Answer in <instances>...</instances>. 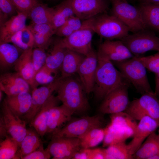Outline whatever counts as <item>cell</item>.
<instances>
[{
  "label": "cell",
  "mask_w": 159,
  "mask_h": 159,
  "mask_svg": "<svg viewBox=\"0 0 159 159\" xmlns=\"http://www.w3.org/2000/svg\"><path fill=\"white\" fill-rule=\"evenodd\" d=\"M98 62L92 92L98 100H102L110 92L130 81L115 66L112 62L97 53Z\"/></svg>",
  "instance_id": "6da1fadb"
},
{
  "label": "cell",
  "mask_w": 159,
  "mask_h": 159,
  "mask_svg": "<svg viewBox=\"0 0 159 159\" xmlns=\"http://www.w3.org/2000/svg\"><path fill=\"white\" fill-rule=\"evenodd\" d=\"M72 76L62 80L57 96L74 113L84 112L89 107L86 92L80 81Z\"/></svg>",
  "instance_id": "7a4b0ae2"
},
{
  "label": "cell",
  "mask_w": 159,
  "mask_h": 159,
  "mask_svg": "<svg viewBox=\"0 0 159 159\" xmlns=\"http://www.w3.org/2000/svg\"><path fill=\"white\" fill-rule=\"evenodd\" d=\"M112 62L139 93L142 95L153 92L148 81L146 68L137 57Z\"/></svg>",
  "instance_id": "3957f363"
},
{
  "label": "cell",
  "mask_w": 159,
  "mask_h": 159,
  "mask_svg": "<svg viewBox=\"0 0 159 159\" xmlns=\"http://www.w3.org/2000/svg\"><path fill=\"white\" fill-rule=\"evenodd\" d=\"M89 19L90 27L94 33L106 40H120L129 34L128 27L112 15L102 13Z\"/></svg>",
  "instance_id": "277c9868"
},
{
  "label": "cell",
  "mask_w": 159,
  "mask_h": 159,
  "mask_svg": "<svg viewBox=\"0 0 159 159\" xmlns=\"http://www.w3.org/2000/svg\"><path fill=\"white\" fill-rule=\"evenodd\" d=\"M112 15L118 19L133 33L147 29L140 11L136 7L122 0H111Z\"/></svg>",
  "instance_id": "5b68a950"
},
{
  "label": "cell",
  "mask_w": 159,
  "mask_h": 159,
  "mask_svg": "<svg viewBox=\"0 0 159 159\" xmlns=\"http://www.w3.org/2000/svg\"><path fill=\"white\" fill-rule=\"evenodd\" d=\"M125 112L139 121L145 116H149L155 120L159 125V100L154 92L144 93L130 102Z\"/></svg>",
  "instance_id": "8992f818"
},
{
  "label": "cell",
  "mask_w": 159,
  "mask_h": 159,
  "mask_svg": "<svg viewBox=\"0 0 159 159\" xmlns=\"http://www.w3.org/2000/svg\"><path fill=\"white\" fill-rule=\"evenodd\" d=\"M147 29L128 34L120 40L134 56L150 51L159 52V37Z\"/></svg>",
  "instance_id": "52a82bcc"
},
{
  "label": "cell",
  "mask_w": 159,
  "mask_h": 159,
  "mask_svg": "<svg viewBox=\"0 0 159 159\" xmlns=\"http://www.w3.org/2000/svg\"><path fill=\"white\" fill-rule=\"evenodd\" d=\"M94 33L88 19L83 21L79 29L61 40L67 49L86 56L93 49L92 41Z\"/></svg>",
  "instance_id": "ba28073f"
},
{
  "label": "cell",
  "mask_w": 159,
  "mask_h": 159,
  "mask_svg": "<svg viewBox=\"0 0 159 159\" xmlns=\"http://www.w3.org/2000/svg\"><path fill=\"white\" fill-rule=\"evenodd\" d=\"M102 119L100 116H84L69 121L60 130L51 136L80 138L91 130L101 127Z\"/></svg>",
  "instance_id": "9c48e42d"
},
{
  "label": "cell",
  "mask_w": 159,
  "mask_h": 159,
  "mask_svg": "<svg viewBox=\"0 0 159 159\" xmlns=\"http://www.w3.org/2000/svg\"><path fill=\"white\" fill-rule=\"evenodd\" d=\"M1 112L0 126L4 128L8 135L20 145L26 133L27 122L12 111L4 100Z\"/></svg>",
  "instance_id": "30bf717a"
},
{
  "label": "cell",
  "mask_w": 159,
  "mask_h": 159,
  "mask_svg": "<svg viewBox=\"0 0 159 159\" xmlns=\"http://www.w3.org/2000/svg\"><path fill=\"white\" fill-rule=\"evenodd\" d=\"M130 86H120L107 95L100 106V112L103 114H112L125 112L130 102L128 93Z\"/></svg>",
  "instance_id": "8fae6325"
},
{
  "label": "cell",
  "mask_w": 159,
  "mask_h": 159,
  "mask_svg": "<svg viewBox=\"0 0 159 159\" xmlns=\"http://www.w3.org/2000/svg\"><path fill=\"white\" fill-rule=\"evenodd\" d=\"M62 80L58 77L52 82L32 90V105L29 112L23 116L24 120L30 123L49 98L57 91Z\"/></svg>",
  "instance_id": "7c38bea8"
},
{
  "label": "cell",
  "mask_w": 159,
  "mask_h": 159,
  "mask_svg": "<svg viewBox=\"0 0 159 159\" xmlns=\"http://www.w3.org/2000/svg\"><path fill=\"white\" fill-rule=\"evenodd\" d=\"M81 148L79 138L56 137L51 138L47 148L52 159H70Z\"/></svg>",
  "instance_id": "4fadbf2b"
},
{
  "label": "cell",
  "mask_w": 159,
  "mask_h": 159,
  "mask_svg": "<svg viewBox=\"0 0 159 159\" xmlns=\"http://www.w3.org/2000/svg\"><path fill=\"white\" fill-rule=\"evenodd\" d=\"M75 15L82 21L106 13L108 8L106 0H68Z\"/></svg>",
  "instance_id": "5bb4252c"
},
{
  "label": "cell",
  "mask_w": 159,
  "mask_h": 159,
  "mask_svg": "<svg viewBox=\"0 0 159 159\" xmlns=\"http://www.w3.org/2000/svg\"><path fill=\"white\" fill-rule=\"evenodd\" d=\"M98 62L97 52L93 49L86 56L77 73L86 93L92 92Z\"/></svg>",
  "instance_id": "9a60e30c"
},
{
  "label": "cell",
  "mask_w": 159,
  "mask_h": 159,
  "mask_svg": "<svg viewBox=\"0 0 159 159\" xmlns=\"http://www.w3.org/2000/svg\"><path fill=\"white\" fill-rule=\"evenodd\" d=\"M139 121L132 139L127 144L130 152L133 155L148 137L159 127L156 121L148 116L143 117Z\"/></svg>",
  "instance_id": "2e32d148"
},
{
  "label": "cell",
  "mask_w": 159,
  "mask_h": 159,
  "mask_svg": "<svg viewBox=\"0 0 159 159\" xmlns=\"http://www.w3.org/2000/svg\"><path fill=\"white\" fill-rule=\"evenodd\" d=\"M31 87L29 83L18 73H6L0 77V90L7 96L20 93L30 92Z\"/></svg>",
  "instance_id": "e0dca14e"
},
{
  "label": "cell",
  "mask_w": 159,
  "mask_h": 159,
  "mask_svg": "<svg viewBox=\"0 0 159 159\" xmlns=\"http://www.w3.org/2000/svg\"><path fill=\"white\" fill-rule=\"evenodd\" d=\"M97 53L112 62H118L134 56L120 40H106L99 45Z\"/></svg>",
  "instance_id": "ac0fdd59"
},
{
  "label": "cell",
  "mask_w": 159,
  "mask_h": 159,
  "mask_svg": "<svg viewBox=\"0 0 159 159\" xmlns=\"http://www.w3.org/2000/svg\"><path fill=\"white\" fill-rule=\"evenodd\" d=\"M74 113L63 104L51 109L47 122L46 134L51 136L60 130L71 120Z\"/></svg>",
  "instance_id": "d6986e66"
},
{
  "label": "cell",
  "mask_w": 159,
  "mask_h": 159,
  "mask_svg": "<svg viewBox=\"0 0 159 159\" xmlns=\"http://www.w3.org/2000/svg\"><path fill=\"white\" fill-rule=\"evenodd\" d=\"M33 48L24 51L14 65L16 72L18 73L30 85L32 90L37 87L35 82V73L32 61Z\"/></svg>",
  "instance_id": "ffe728a7"
},
{
  "label": "cell",
  "mask_w": 159,
  "mask_h": 159,
  "mask_svg": "<svg viewBox=\"0 0 159 159\" xmlns=\"http://www.w3.org/2000/svg\"><path fill=\"white\" fill-rule=\"evenodd\" d=\"M59 101L57 96L52 95L29 123L30 126L36 130L41 137L43 138L46 135L47 122L51 109L57 105Z\"/></svg>",
  "instance_id": "44dd1931"
},
{
  "label": "cell",
  "mask_w": 159,
  "mask_h": 159,
  "mask_svg": "<svg viewBox=\"0 0 159 159\" xmlns=\"http://www.w3.org/2000/svg\"><path fill=\"white\" fill-rule=\"evenodd\" d=\"M16 14L0 25V42H7L14 34L25 27L28 15L17 11Z\"/></svg>",
  "instance_id": "7402d4cb"
},
{
  "label": "cell",
  "mask_w": 159,
  "mask_h": 159,
  "mask_svg": "<svg viewBox=\"0 0 159 159\" xmlns=\"http://www.w3.org/2000/svg\"><path fill=\"white\" fill-rule=\"evenodd\" d=\"M4 100L15 114L22 118L29 111L32 105L31 94L23 92L11 96H7Z\"/></svg>",
  "instance_id": "603a6c76"
},
{
  "label": "cell",
  "mask_w": 159,
  "mask_h": 159,
  "mask_svg": "<svg viewBox=\"0 0 159 159\" xmlns=\"http://www.w3.org/2000/svg\"><path fill=\"white\" fill-rule=\"evenodd\" d=\"M105 134L102 142L103 147L121 142H125L132 137L135 130L133 129L121 127L110 123L105 128Z\"/></svg>",
  "instance_id": "cb8c5ba5"
},
{
  "label": "cell",
  "mask_w": 159,
  "mask_h": 159,
  "mask_svg": "<svg viewBox=\"0 0 159 159\" xmlns=\"http://www.w3.org/2000/svg\"><path fill=\"white\" fill-rule=\"evenodd\" d=\"M85 56L67 49L60 69L61 79H64L77 73Z\"/></svg>",
  "instance_id": "d4e9b609"
},
{
  "label": "cell",
  "mask_w": 159,
  "mask_h": 159,
  "mask_svg": "<svg viewBox=\"0 0 159 159\" xmlns=\"http://www.w3.org/2000/svg\"><path fill=\"white\" fill-rule=\"evenodd\" d=\"M67 49L63 44L61 39L56 41L47 54L44 66L56 75L58 71L60 69Z\"/></svg>",
  "instance_id": "484cf974"
},
{
  "label": "cell",
  "mask_w": 159,
  "mask_h": 159,
  "mask_svg": "<svg viewBox=\"0 0 159 159\" xmlns=\"http://www.w3.org/2000/svg\"><path fill=\"white\" fill-rule=\"evenodd\" d=\"M40 136L33 128L27 129L25 136L20 143L15 159H21L37 149L42 144Z\"/></svg>",
  "instance_id": "4316f807"
},
{
  "label": "cell",
  "mask_w": 159,
  "mask_h": 159,
  "mask_svg": "<svg viewBox=\"0 0 159 159\" xmlns=\"http://www.w3.org/2000/svg\"><path fill=\"white\" fill-rule=\"evenodd\" d=\"M23 51L13 44L0 42L1 69L6 70L14 66Z\"/></svg>",
  "instance_id": "83f0119b"
},
{
  "label": "cell",
  "mask_w": 159,
  "mask_h": 159,
  "mask_svg": "<svg viewBox=\"0 0 159 159\" xmlns=\"http://www.w3.org/2000/svg\"><path fill=\"white\" fill-rule=\"evenodd\" d=\"M159 154V138L155 132L145 139L133 155V159H150Z\"/></svg>",
  "instance_id": "f1b7e54d"
},
{
  "label": "cell",
  "mask_w": 159,
  "mask_h": 159,
  "mask_svg": "<svg viewBox=\"0 0 159 159\" xmlns=\"http://www.w3.org/2000/svg\"><path fill=\"white\" fill-rule=\"evenodd\" d=\"M138 7L147 27L158 31L159 28V4L141 3Z\"/></svg>",
  "instance_id": "f546056e"
},
{
  "label": "cell",
  "mask_w": 159,
  "mask_h": 159,
  "mask_svg": "<svg viewBox=\"0 0 159 159\" xmlns=\"http://www.w3.org/2000/svg\"><path fill=\"white\" fill-rule=\"evenodd\" d=\"M53 8V13L51 24L56 32L58 28L75 14L68 0L64 1Z\"/></svg>",
  "instance_id": "4dcf8cb0"
},
{
  "label": "cell",
  "mask_w": 159,
  "mask_h": 159,
  "mask_svg": "<svg viewBox=\"0 0 159 159\" xmlns=\"http://www.w3.org/2000/svg\"><path fill=\"white\" fill-rule=\"evenodd\" d=\"M7 43H11L23 51L34 46L33 35L28 26L13 35Z\"/></svg>",
  "instance_id": "1f68e13d"
},
{
  "label": "cell",
  "mask_w": 159,
  "mask_h": 159,
  "mask_svg": "<svg viewBox=\"0 0 159 159\" xmlns=\"http://www.w3.org/2000/svg\"><path fill=\"white\" fill-rule=\"evenodd\" d=\"M53 11V8L49 7L46 4L39 3L31 9L28 17L33 24H51Z\"/></svg>",
  "instance_id": "d6a6232c"
},
{
  "label": "cell",
  "mask_w": 159,
  "mask_h": 159,
  "mask_svg": "<svg viewBox=\"0 0 159 159\" xmlns=\"http://www.w3.org/2000/svg\"><path fill=\"white\" fill-rule=\"evenodd\" d=\"M105 128L101 127L93 128L79 138L81 147L92 148L102 142L105 137Z\"/></svg>",
  "instance_id": "836d02e7"
},
{
  "label": "cell",
  "mask_w": 159,
  "mask_h": 159,
  "mask_svg": "<svg viewBox=\"0 0 159 159\" xmlns=\"http://www.w3.org/2000/svg\"><path fill=\"white\" fill-rule=\"evenodd\" d=\"M19 146L17 141L7 136L0 142V159H15Z\"/></svg>",
  "instance_id": "e575fe53"
},
{
  "label": "cell",
  "mask_w": 159,
  "mask_h": 159,
  "mask_svg": "<svg viewBox=\"0 0 159 159\" xmlns=\"http://www.w3.org/2000/svg\"><path fill=\"white\" fill-rule=\"evenodd\" d=\"M106 149L110 159H133V155L131 153L125 142L110 145Z\"/></svg>",
  "instance_id": "d590c367"
},
{
  "label": "cell",
  "mask_w": 159,
  "mask_h": 159,
  "mask_svg": "<svg viewBox=\"0 0 159 159\" xmlns=\"http://www.w3.org/2000/svg\"><path fill=\"white\" fill-rule=\"evenodd\" d=\"M82 21L76 16L74 15L58 28L55 34L61 37H67L81 27Z\"/></svg>",
  "instance_id": "8d00e7d4"
},
{
  "label": "cell",
  "mask_w": 159,
  "mask_h": 159,
  "mask_svg": "<svg viewBox=\"0 0 159 159\" xmlns=\"http://www.w3.org/2000/svg\"><path fill=\"white\" fill-rule=\"evenodd\" d=\"M110 122L119 126L131 128L134 130L137 124L136 120L125 112L111 114Z\"/></svg>",
  "instance_id": "74e56055"
},
{
  "label": "cell",
  "mask_w": 159,
  "mask_h": 159,
  "mask_svg": "<svg viewBox=\"0 0 159 159\" xmlns=\"http://www.w3.org/2000/svg\"><path fill=\"white\" fill-rule=\"evenodd\" d=\"M45 50L39 47L33 49L32 61L35 74L45 64L47 55Z\"/></svg>",
  "instance_id": "f35d334b"
},
{
  "label": "cell",
  "mask_w": 159,
  "mask_h": 159,
  "mask_svg": "<svg viewBox=\"0 0 159 159\" xmlns=\"http://www.w3.org/2000/svg\"><path fill=\"white\" fill-rule=\"evenodd\" d=\"M137 57L146 69L155 74L159 72V52L152 55Z\"/></svg>",
  "instance_id": "ab89813d"
},
{
  "label": "cell",
  "mask_w": 159,
  "mask_h": 159,
  "mask_svg": "<svg viewBox=\"0 0 159 159\" xmlns=\"http://www.w3.org/2000/svg\"><path fill=\"white\" fill-rule=\"evenodd\" d=\"M56 75L52 73L44 66L35 74V82L38 86L49 84L57 78Z\"/></svg>",
  "instance_id": "60d3db41"
},
{
  "label": "cell",
  "mask_w": 159,
  "mask_h": 159,
  "mask_svg": "<svg viewBox=\"0 0 159 159\" xmlns=\"http://www.w3.org/2000/svg\"><path fill=\"white\" fill-rule=\"evenodd\" d=\"M17 11L28 15L33 8L39 3L38 0H12Z\"/></svg>",
  "instance_id": "b9f144b4"
},
{
  "label": "cell",
  "mask_w": 159,
  "mask_h": 159,
  "mask_svg": "<svg viewBox=\"0 0 159 159\" xmlns=\"http://www.w3.org/2000/svg\"><path fill=\"white\" fill-rule=\"evenodd\" d=\"M28 27L32 32L41 34L52 37L55 31L50 24H35L32 23Z\"/></svg>",
  "instance_id": "7bdbcfd3"
},
{
  "label": "cell",
  "mask_w": 159,
  "mask_h": 159,
  "mask_svg": "<svg viewBox=\"0 0 159 159\" xmlns=\"http://www.w3.org/2000/svg\"><path fill=\"white\" fill-rule=\"evenodd\" d=\"M0 16H2L1 17V19L15 15L17 13L12 0H0Z\"/></svg>",
  "instance_id": "ee69618b"
},
{
  "label": "cell",
  "mask_w": 159,
  "mask_h": 159,
  "mask_svg": "<svg viewBox=\"0 0 159 159\" xmlns=\"http://www.w3.org/2000/svg\"><path fill=\"white\" fill-rule=\"evenodd\" d=\"M31 32L34 37V47L41 48L45 50L47 49L50 44L52 37L37 32Z\"/></svg>",
  "instance_id": "f6af8a7d"
},
{
  "label": "cell",
  "mask_w": 159,
  "mask_h": 159,
  "mask_svg": "<svg viewBox=\"0 0 159 159\" xmlns=\"http://www.w3.org/2000/svg\"><path fill=\"white\" fill-rule=\"evenodd\" d=\"M51 156L47 148H44L42 143L36 150L23 157L21 159H49Z\"/></svg>",
  "instance_id": "bcb514c9"
},
{
  "label": "cell",
  "mask_w": 159,
  "mask_h": 159,
  "mask_svg": "<svg viewBox=\"0 0 159 159\" xmlns=\"http://www.w3.org/2000/svg\"><path fill=\"white\" fill-rule=\"evenodd\" d=\"M92 148H81L74 155L72 159H91Z\"/></svg>",
  "instance_id": "7dc6e473"
},
{
  "label": "cell",
  "mask_w": 159,
  "mask_h": 159,
  "mask_svg": "<svg viewBox=\"0 0 159 159\" xmlns=\"http://www.w3.org/2000/svg\"><path fill=\"white\" fill-rule=\"evenodd\" d=\"M155 74V88L154 92L158 97L159 96V72Z\"/></svg>",
  "instance_id": "c3c4849f"
},
{
  "label": "cell",
  "mask_w": 159,
  "mask_h": 159,
  "mask_svg": "<svg viewBox=\"0 0 159 159\" xmlns=\"http://www.w3.org/2000/svg\"><path fill=\"white\" fill-rule=\"evenodd\" d=\"M141 3H151L159 4V0H140Z\"/></svg>",
  "instance_id": "681fc988"
},
{
  "label": "cell",
  "mask_w": 159,
  "mask_h": 159,
  "mask_svg": "<svg viewBox=\"0 0 159 159\" xmlns=\"http://www.w3.org/2000/svg\"><path fill=\"white\" fill-rule=\"evenodd\" d=\"M150 159H159V154L151 157Z\"/></svg>",
  "instance_id": "f907efd6"
},
{
  "label": "cell",
  "mask_w": 159,
  "mask_h": 159,
  "mask_svg": "<svg viewBox=\"0 0 159 159\" xmlns=\"http://www.w3.org/2000/svg\"><path fill=\"white\" fill-rule=\"evenodd\" d=\"M3 92L1 90H0V101H1L3 97Z\"/></svg>",
  "instance_id": "816d5d0a"
},
{
  "label": "cell",
  "mask_w": 159,
  "mask_h": 159,
  "mask_svg": "<svg viewBox=\"0 0 159 159\" xmlns=\"http://www.w3.org/2000/svg\"><path fill=\"white\" fill-rule=\"evenodd\" d=\"M158 134H158V137H159V130H158Z\"/></svg>",
  "instance_id": "f5cc1de1"
},
{
  "label": "cell",
  "mask_w": 159,
  "mask_h": 159,
  "mask_svg": "<svg viewBox=\"0 0 159 159\" xmlns=\"http://www.w3.org/2000/svg\"><path fill=\"white\" fill-rule=\"evenodd\" d=\"M125 1H127V0H122Z\"/></svg>",
  "instance_id": "db71d44e"
},
{
  "label": "cell",
  "mask_w": 159,
  "mask_h": 159,
  "mask_svg": "<svg viewBox=\"0 0 159 159\" xmlns=\"http://www.w3.org/2000/svg\"><path fill=\"white\" fill-rule=\"evenodd\" d=\"M158 31L159 32V29H158Z\"/></svg>",
  "instance_id": "11a10c76"
}]
</instances>
